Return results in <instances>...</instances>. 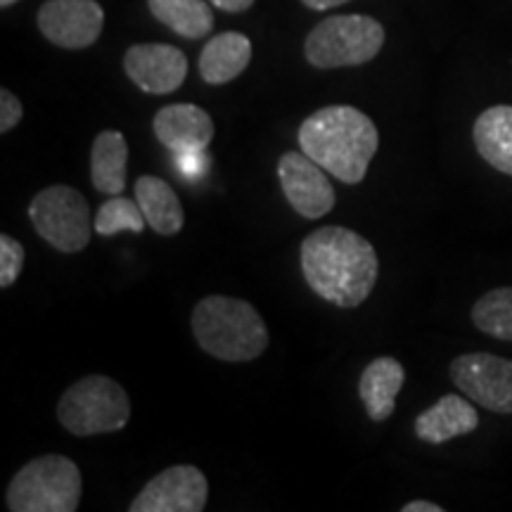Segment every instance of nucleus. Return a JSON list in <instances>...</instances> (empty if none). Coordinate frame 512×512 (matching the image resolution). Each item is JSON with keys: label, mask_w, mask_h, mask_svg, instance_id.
<instances>
[{"label": "nucleus", "mask_w": 512, "mask_h": 512, "mask_svg": "<svg viewBox=\"0 0 512 512\" xmlns=\"http://www.w3.org/2000/svg\"><path fill=\"white\" fill-rule=\"evenodd\" d=\"M209 3L223 12H245L252 8L254 0H209Z\"/></svg>", "instance_id": "a878e982"}, {"label": "nucleus", "mask_w": 512, "mask_h": 512, "mask_svg": "<svg viewBox=\"0 0 512 512\" xmlns=\"http://www.w3.org/2000/svg\"><path fill=\"white\" fill-rule=\"evenodd\" d=\"M451 380L486 411L512 413V361L486 351L463 354L451 363Z\"/></svg>", "instance_id": "6e6552de"}, {"label": "nucleus", "mask_w": 512, "mask_h": 512, "mask_svg": "<svg viewBox=\"0 0 512 512\" xmlns=\"http://www.w3.org/2000/svg\"><path fill=\"white\" fill-rule=\"evenodd\" d=\"M192 335L209 356L247 363L264 354L268 328L252 304L226 294H209L192 311Z\"/></svg>", "instance_id": "7ed1b4c3"}, {"label": "nucleus", "mask_w": 512, "mask_h": 512, "mask_svg": "<svg viewBox=\"0 0 512 512\" xmlns=\"http://www.w3.org/2000/svg\"><path fill=\"white\" fill-rule=\"evenodd\" d=\"M131 418L126 389L112 377L88 375L74 382L57 403V420L74 437L119 432Z\"/></svg>", "instance_id": "39448f33"}, {"label": "nucleus", "mask_w": 512, "mask_h": 512, "mask_svg": "<svg viewBox=\"0 0 512 512\" xmlns=\"http://www.w3.org/2000/svg\"><path fill=\"white\" fill-rule=\"evenodd\" d=\"M302 3L311 10H332V8H339V5H344V3H351V0H302Z\"/></svg>", "instance_id": "cd10ccee"}, {"label": "nucleus", "mask_w": 512, "mask_h": 512, "mask_svg": "<svg viewBox=\"0 0 512 512\" xmlns=\"http://www.w3.org/2000/svg\"><path fill=\"white\" fill-rule=\"evenodd\" d=\"M415 434L425 444H446V441L470 434L479 427V415L463 396L446 394L434 406L415 418Z\"/></svg>", "instance_id": "4468645a"}, {"label": "nucleus", "mask_w": 512, "mask_h": 512, "mask_svg": "<svg viewBox=\"0 0 512 512\" xmlns=\"http://www.w3.org/2000/svg\"><path fill=\"white\" fill-rule=\"evenodd\" d=\"M29 219L36 233L62 254H76L91 242L95 219L86 197L69 185H50L29 204Z\"/></svg>", "instance_id": "0eeeda50"}, {"label": "nucleus", "mask_w": 512, "mask_h": 512, "mask_svg": "<svg viewBox=\"0 0 512 512\" xmlns=\"http://www.w3.org/2000/svg\"><path fill=\"white\" fill-rule=\"evenodd\" d=\"M128 143L124 133L102 131L91 147V181L102 195H121L126 188Z\"/></svg>", "instance_id": "6ab92c4d"}, {"label": "nucleus", "mask_w": 512, "mask_h": 512, "mask_svg": "<svg viewBox=\"0 0 512 512\" xmlns=\"http://www.w3.org/2000/svg\"><path fill=\"white\" fill-rule=\"evenodd\" d=\"M136 200L143 209L147 226L162 238H174L185 226L183 204L176 190L157 176H140L136 181Z\"/></svg>", "instance_id": "f3484780"}, {"label": "nucleus", "mask_w": 512, "mask_h": 512, "mask_svg": "<svg viewBox=\"0 0 512 512\" xmlns=\"http://www.w3.org/2000/svg\"><path fill=\"white\" fill-rule=\"evenodd\" d=\"M124 72L140 91L152 95L174 93L188 76V57L166 43H138L124 55Z\"/></svg>", "instance_id": "f8f14e48"}, {"label": "nucleus", "mask_w": 512, "mask_h": 512, "mask_svg": "<svg viewBox=\"0 0 512 512\" xmlns=\"http://www.w3.org/2000/svg\"><path fill=\"white\" fill-rule=\"evenodd\" d=\"M83 477L74 460L41 456L12 477L8 486L10 512H74L81 505Z\"/></svg>", "instance_id": "20e7f679"}, {"label": "nucleus", "mask_w": 512, "mask_h": 512, "mask_svg": "<svg viewBox=\"0 0 512 512\" xmlns=\"http://www.w3.org/2000/svg\"><path fill=\"white\" fill-rule=\"evenodd\" d=\"M252 60V41L240 31H223L214 36L200 53V76L209 86L238 79Z\"/></svg>", "instance_id": "dca6fc26"}, {"label": "nucleus", "mask_w": 512, "mask_h": 512, "mask_svg": "<svg viewBox=\"0 0 512 512\" xmlns=\"http://www.w3.org/2000/svg\"><path fill=\"white\" fill-rule=\"evenodd\" d=\"M24 117V107L15 93L8 88L0 91V133H10Z\"/></svg>", "instance_id": "b1692460"}, {"label": "nucleus", "mask_w": 512, "mask_h": 512, "mask_svg": "<svg viewBox=\"0 0 512 512\" xmlns=\"http://www.w3.org/2000/svg\"><path fill=\"white\" fill-rule=\"evenodd\" d=\"M403 512H444V508L430 501H411L401 508Z\"/></svg>", "instance_id": "bb28decb"}, {"label": "nucleus", "mask_w": 512, "mask_h": 512, "mask_svg": "<svg viewBox=\"0 0 512 512\" xmlns=\"http://www.w3.org/2000/svg\"><path fill=\"white\" fill-rule=\"evenodd\" d=\"M380 133L366 112L351 105H330L299 126V147L337 181L356 185L368 174Z\"/></svg>", "instance_id": "f03ea898"}, {"label": "nucleus", "mask_w": 512, "mask_h": 512, "mask_svg": "<svg viewBox=\"0 0 512 512\" xmlns=\"http://www.w3.org/2000/svg\"><path fill=\"white\" fill-rule=\"evenodd\" d=\"M152 128H155L159 143L174 152L207 150L211 138H214V121H211L209 112L190 105V102L162 107L155 114Z\"/></svg>", "instance_id": "ddd939ff"}, {"label": "nucleus", "mask_w": 512, "mask_h": 512, "mask_svg": "<svg viewBox=\"0 0 512 512\" xmlns=\"http://www.w3.org/2000/svg\"><path fill=\"white\" fill-rule=\"evenodd\" d=\"M302 273L313 294L339 309H356L375 290L380 261L363 235L323 226L302 242Z\"/></svg>", "instance_id": "f257e3e1"}, {"label": "nucleus", "mask_w": 512, "mask_h": 512, "mask_svg": "<svg viewBox=\"0 0 512 512\" xmlns=\"http://www.w3.org/2000/svg\"><path fill=\"white\" fill-rule=\"evenodd\" d=\"M145 223V214L138 200H128V197L121 195H114L112 200L102 204L98 216H95V230H98L102 238H114L121 230L138 235L143 233Z\"/></svg>", "instance_id": "4be33fe9"}, {"label": "nucleus", "mask_w": 512, "mask_h": 512, "mask_svg": "<svg viewBox=\"0 0 512 512\" xmlns=\"http://www.w3.org/2000/svg\"><path fill=\"white\" fill-rule=\"evenodd\" d=\"M403 382H406V370L396 358L380 356L368 363L361 382H358V396H361L370 420L384 422L392 418Z\"/></svg>", "instance_id": "2eb2a0df"}, {"label": "nucleus", "mask_w": 512, "mask_h": 512, "mask_svg": "<svg viewBox=\"0 0 512 512\" xmlns=\"http://www.w3.org/2000/svg\"><path fill=\"white\" fill-rule=\"evenodd\" d=\"M176 159H178V171H181L188 181H197V178H202L209 166V157L204 155V150L176 152Z\"/></svg>", "instance_id": "393cba45"}, {"label": "nucleus", "mask_w": 512, "mask_h": 512, "mask_svg": "<svg viewBox=\"0 0 512 512\" xmlns=\"http://www.w3.org/2000/svg\"><path fill=\"white\" fill-rule=\"evenodd\" d=\"M36 22L53 46L83 50L100 38L105 10L98 0H48L38 10Z\"/></svg>", "instance_id": "9d476101"}, {"label": "nucleus", "mask_w": 512, "mask_h": 512, "mask_svg": "<svg viewBox=\"0 0 512 512\" xmlns=\"http://www.w3.org/2000/svg\"><path fill=\"white\" fill-rule=\"evenodd\" d=\"M472 138L486 164L512 176V105H496L479 114Z\"/></svg>", "instance_id": "a211bd4d"}, {"label": "nucleus", "mask_w": 512, "mask_h": 512, "mask_svg": "<svg viewBox=\"0 0 512 512\" xmlns=\"http://www.w3.org/2000/svg\"><path fill=\"white\" fill-rule=\"evenodd\" d=\"M384 46V27L368 15L323 19L306 36L304 55L316 69L358 67L375 60Z\"/></svg>", "instance_id": "423d86ee"}, {"label": "nucleus", "mask_w": 512, "mask_h": 512, "mask_svg": "<svg viewBox=\"0 0 512 512\" xmlns=\"http://www.w3.org/2000/svg\"><path fill=\"white\" fill-rule=\"evenodd\" d=\"M278 178L287 202L302 219H323L335 207L332 183L304 152H285L278 159Z\"/></svg>", "instance_id": "9b49d317"}, {"label": "nucleus", "mask_w": 512, "mask_h": 512, "mask_svg": "<svg viewBox=\"0 0 512 512\" xmlns=\"http://www.w3.org/2000/svg\"><path fill=\"white\" fill-rule=\"evenodd\" d=\"M17 0H0V8H10V5H15Z\"/></svg>", "instance_id": "c85d7f7f"}, {"label": "nucleus", "mask_w": 512, "mask_h": 512, "mask_svg": "<svg viewBox=\"0 0 512 512\" xmlns=\"http://www.w3.org/2000/svg\"><path fill=\"white\" fill-rule=\"evenodd\" d=\"M209 498V482L195 465L166 467L143 486L128 512H202Z\"/></svg>", "instance_id": "1a4fd4ad"}, {"label": "nucleus", "mask_w": 512, "mask_h": 512, "mask_svg": "<svg viewBox=\"0 0 512 512\" xmlns=\"http://www.w3.org/2000/svg\"><path fill=\"white\" fill-rule=\"evenodd\" d=\"M24 247L19 245L10 235H0V287L8 290L10 285H15L24 268Z\"/></svg>", "instance_id": "5701e85b"}, {"label": "nucleus", "mask_w": 512, "mask_h": 512, "mask_svg": "<svg viewBox=\"0 0 512 512\" xmlns=\"http://www.w3.org/2000/svg\"><path fill=\"white\" fill-rule=\"evenodd\" d=\"M472 323L484 335L512 342V287L482 294L472 306Z\"/></svg>", "instance_id": "412c9836"}, {"label": "nucleus", "mask_w": 512, "mask_h": 512, "mask_svg": "<svg viewBox=\"0 0 512 512\" xmlns=\"http://www.w3.org/2000/svg\"><path fill=\"white\" fill-rule=\"evenodd\" d=\"M147 8L164 27L190 41L214 29V12L204 0H147Z\"/></svg>", "instance_id": "aec40b11"}]
</instances>
